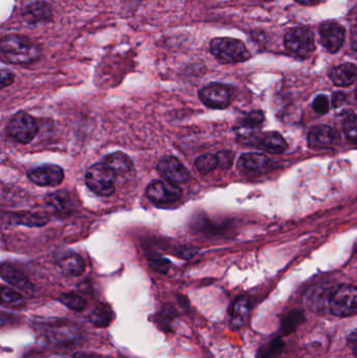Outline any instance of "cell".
<instances>
[{
	"instance_id": "4",
	"label": "cell",
	"mask_w": 357,
	"mask_h": 358,
	"mask_svg": "<svg viewBox=\"0 0 357 358\" xmlns=\"http://www.w3.org/2000/svg\"><path fill=\"white\" fill-rule=\"evenodd\" d=\"M357 289L354 285H340L334 289L329 299V311L336 317H352L356 313Z\"/></svg>"
},
{
	"instance_id": "19",
	"label": "cell",
	"mask_w": 357,
	"mask_h": 358,
	"mask_svg": "<svg viewBox=\"0 0 357 358\" xmlns=\"http://www.w3.org/2000/svg\"><path fill=\"white\" fill-rule=\"evenodd\" d=\"M58 266L64 275L70 277H79L85 271V261L79 253L74 251H65L59 255Z\"/></svg>"
},
{
	"instance_id": "30",
	"label": "cell",
	"mask_w": 357,
	"mask_h": 358,
	"mask_svg": "<svg viewBox=\"0 0 357 358\" xmlns=\"http://www.w3.org/2000/svg\"><path fill=\"white\" fill-rule=\"evenodd\" d=\"M16 220L19 224L29 225V227H41L48 222V219L45 216L39 214H26L16 215Z\"/></svg>"
},
{
	"instance_id": "16",
	"label": "cell",
	"mask_w": 357,
	"mask_h": 358,
	"mask_svg": "<svg viewBox=\"0 0 357 358\" xmlns=\"http://www.w3.org/2000/svg\"><path fill=\"white\" fill-rule=\"evenodd\" d=\"M338 140V132L327 125L314 127L308 134V144L312 149L332 148Z\"/></svg>"
},
{
	"instance_id": "22",
	"label": "cell",
	"mask_w": 357,
	"mask_h": 358,
	"mask_svg": "<svg viewBox=\"0 0 357 358\" xmlns=\"http://www.w3.org/2000/svg\"><path fill=\"white\" fill-rule=\"evenodd\" d=\"M52 10L48 3L38 1L28 6L23 12V18L29 23H40L52 20Z\"/></svg>"
},
{
	"instance_id": "18",
	"label": "cell",
	"mask_w": 357,
	"mask_h": 358,
	"mask_svg": "<svg viewBox=\"0 0 357 358\" xmlns=\"http://www.w3.org/2000/svg\"><path fill=\"white\" fill-rule=\"evenodd\" d=\"M46 203L52 209V212L63 216L72 214L76 209V201L68 191H57L52 193L46 198Z\"/></svg>"
},
{
	"instance_id": "29",
	"label": "cell",
	"mask_w": 357,
	"mask_h": 358,
	"mask_svg": "<svg viewBox=\"0 0 357 358\" xmlns=\"http://www.w3.org/2000/svg\"><path fill=\"white\" fill-rule=\"evenodd\" d=\"M195 166L201 173H209L218 168L217 158L216 154H203L199 156L195 162Z\"/></svg>"
},
{
	"instance_id": "7",
	"label": "cell",
	"mask_w": 357,
	"mask_h": 358,
	"mask_svg": "<svg viewBox=\"0 0 357 358\" xmlns=\"http://www.w3.org/2000/svg\"><path fill=\"white\" fill-rule=\"evenodd\" d=\"M10 136L20 144H29L37 136V120L26 112H18L10 120L8 126Z\"/></svg>"
},
{
	"instance_id": "38",
	"label": "cell",
	"mask_w": 357,
	"mask_h": 358,
	"mask_svg": "<svg viewBox=\"0 0 357 358\" xmlns=\"http://www.w3.org/2000/svg\"><path fill=\"white\" fill-rule=\"evenodd\" d=\"M323 0H296V3H300L302 6H307V7H312V6L318 5L322 3Z\"/></svg>"
},
{
	"instance_id": "17",
	"label": "cell",
	"mask_w": 357,
	"mask_h": 358,
	"mask_svg": "<svg viewBox=\"0 0 357 358\" xmlns=\"http://www.w3.org/2000/svg\"><path fill=\"white\" fill-rule=\"evenodd\" d=\"M251 313V301L246 295L237 297L232 304L231 315H229V325L233 330H240L249 321Z\"/></svg>"
},
{
	"instance_id": "10",
	"label": "cell",
	"mask_w": 357,
	"mask_h": 358,
	"mask_svg": "<svg viewBox=\"0 0 357 358\" xmlns=\"http://www.w3.org/2000/svg\"><path fill=\"white\" fill-rule=\"evenodd\" d=\"M318 32H320V43L328 50L329 53H338L344 45L346 31L338 22H323Z\"/></svg>"
},
{
	"instance_id": "12",
	"label": "cell",
	"mask_w": 357,
	"mask_h": 358,
	"mask_svg": "<svg viewBox=\"0 0 357 358\" xmlns=\"http://www.w3.org/2000/svg\"><path fill=\"white\" fill-rule=\"evenodd\" d=\"M28 177L34 184L40 187H57L63 182L64 172L61 167L56 165H44L32 169Z\"/></svg>"
},
{
	"instance_id": "21",
	"label": "cell",
	"mask_w": 357,
	"mask_h": 358,
	"mask_svg": "<svg viewBox=\"0 0 357 358\" xmlns=\"http://www.w3.org/2000/svg\"><path fill=\"white\" fill-rule=\"evenodd\" d=\"M102 164L116 176L124 175L132 170V162L128 156L123 152L112 153L103 160Z\"/></svg>"
},
{
	"instance_id": "2",
	"label": "cell",
	"mask_w": 357,
	"mask_h": 358,
	"mask_svg": "<svg viewBox=\"0 0 357 358\" xmlns=\"http://www.w3.org/2000/svg\"><path fill=\"white\" fill-rule=\"evenodd\" d=\"M42 337L54 346H70L82 337V331L76 324L65 319H52L38 324Z\"/></svg>"
},
{
	"instance_id": "23",
	"label": "cell",
	"mask_w": 357,
	"mask_h": 358,
	"mask_svg": "<svg viewBox=\"0 0 357 358\" xmlns=\"http://www.w3.org/2000/svg\"><path fill=\"white\" fill-rule=\"evenodd\" d=\"M305 321L306 317L303 311L298 310V309L288 311L281 317L280 332L282 335H292Z\"/></svg>"
},
{
	"instance_id": "37",
	"label": "cell",
	"mask_w": 357,
	"mask_h": 358,
	"mask_svg": "<svg viewBox=\"0 0 357 358\" xmlns=\"http://www.w3.org/2000/svg\"><path fill=\"white\" fill-rule=\"evenodd\" d=\"M348 345L349 347L351 348V351H352L353 355H355V354H356L357 346L356 330H353V331L351 332L350 335H349Z\"/></svg>"
},
{
	"instance_id": "8",
	"label": "cell",
	"mask_w": 357,
	"mask_h": 358,
	"mask_svg": "<svg viewBox=\"0 0 357 358\" xmlns=\"http://www.w3.org/2000/svg\"><path fill=\"white\" fill-rule=\"evenodd\" d=\"M146 195L151 202L154 203L156 206H161V204L176 202L181 198L183 192L176 185L163 182V180H156L149 185Z\"/></svg>"
},
{
	"instance_id": "3",
	"label": "cell",
	"mask_w": 357,
	"mask_h": 358,
	"mask_svg": "<svg viewBox=\"0 0 357 358\" xmlns=\"http://www.w3.org/2000/svg\"><path fill=\"white\" fill-rule=\"evenodd\" d=\"M210 48L214 57L223 64L240 63L251 58L245 44L233 38H215L212 40Z\"/></svg>"
},
{
	"instance_id": "35",
	"label": "cell",
	"mask_w": 357,
	"mask_h": 358,
	"mask_svg": "<svg viewBox=\"0 0 357 358\" xmlns=\"http://www.w3.org/2000/svg\"><path fill=\"white\" fill-rule=\"evenodd\" d=\"M15 74L9 70H0V90L13 84Z\"/></svg>"
},
{
	"instance_id": "13",
	"label": "cell",
	"mask_w": 357,
	"mask_h": 358,
	"mask_svg": "<svg viewBox=\"0 0 357 358\" xmlns=\"http://www.w3.org/2000/svg\"><path fill=\"white\" fill-rule=\"evenodd\" d=\"M247 143L249 145L257 147V148L263 149L266 152L272 153V154H281L285 152L287 149V143L284 140L283 136L278 132H266L262 134H251L246 136Z\"/></svg>"
},
{
	"instance_id": "36",
	"label": "cell",
	"mask_w": 357,
	"mask_h": 358,
	"mask_svg": "<svg viewBox=\"0 0 357 358\" xmlns=\"http://www.w3.org/2000/svg\"><path fill=\"white\" fill-rule=\"evenodd\" d=\"M347 101V96L344 92H336L332 98V104L334 107L338 108L340 106L344 105L345 102Z\"/></svg>"
},
{
	"instance_id": "24",
	"label": "cell",
	"mask_w": 357,
	"mask_h": 358,
	"mask_svg": "<svg viewBox=\"0 0 357 358\" xmlns=\"http://www.w3.org/2000/svg\"><path fill=\"white\" fill-rule=\"evenodd\" d=\"M285 350V343L280 337H274L258 349L257 358H280Z\"/></svg>"
},
{
	"instance_id": "33",
	"label": "cell",
	"mask_w": 357,
	"mask_h": 358,
	"mask_svg": "<svg viewBox=\"0 0 357 358\" xmlns=\"http://www.w3.org/2000/svg\"><path fill=\"white\" fill-rule=\"evenodd\" d=\"M218 168L229 169L233 164L234 154L231 151H221L216 154Z\"/></svg>"
},
{
	"instance_id": "31",
	"label": "cell",
	"mask_w": 357,
	"mask_h": 358,
	"mask_svg": "<svg viewBox=\"0 0 357 358\" xmlns=\"http://www.w3.org/2000/svg\"><path fill=\"white\" fill-rule=\"evenodd\" d=\"M264 122V114L261 112H253L244 118L243 128L254 130L256 127L260 126Z\"/></svg>"
},
{
	"instance_id": "14",
	"label": "cell",
	"mask_w": 357,
	"mask_h": 358,
	"mask_svg": "<svg viewBox=\"0 0 357 358\" xmlns=\"http://www.w3.org/2000/svg\"><path fill=\"white\" fill-rule=\"evenodd\" d=\"M0 277L21 293L29 295L33 293L34 286L31 281L22 271L16 268L13 265L8 264V263L0 264Z\"/></svg>"
},
{
	"instance_id": "25",
	"label": "cell",
	"mask_w": 357,
	"mask_h": 358,
	"mask_svg": "<svg viewBox=\"0 0 357 358\" xmlns=\"http://www.w3.org/2000/svg\"><path fill=\"white\" fill-rule=\"evenodd\" d=\"M114 319V313L109 306L99 305L94 310L90 313V319L96 327H107L110 325Z\"/></svg>"
},
{
	"instance_id": "15",
	"label": "cell",
	"mask_w": 357,
	"mask_h": 358,
	"mask_svg": "<svg viewBox=\"0 0 357 358\" xmlns=\"http://www.w3.org/2000/svg\"><path fill=\"white\" fill-rule=\"evenodd\" d=\"M272 167V162L259 153H245L238 162V168L249 174H264Z\"/></svg>"
},
{
	"instance_id": "27",
	"label": "cell",
	"mask_w": 357,
	"mask_h": 358,
	"mask_svg": "<svg viewBox=\"0 0 357 358\" xmlns=\"http://www.w3.org/2000/svg\"><path fill=\"white\" fill-rule=\"evenodd\" d=\"M60 302L74 311H83L88 306L86 299L76 293H64L60 297Z\"/></svg>"
},
{
	"instance_id": "28",
	"label": "cell",
	"mask_w": 357,
	"mask_h": 358,
	"mask_svg": "<svg viewBox=\"0 0 357 358\" xmlns=\"http://www.w3.org/2000/svg\"><path fill=\"white\" fill-rule=\"evenodd\" d=\"M343 128H344L345 134H346L348 140L353 144H355L357 138V124L356 114L354 112H350L347 114L344 120V124H343Z\"/></svg>"
},
{
	"instance_id": "20",
	"label": "cell",
	"mask_w": 357,
	"mask_h": 358,
	"mask_svg": "<svg viewBox=\"0 0 357 358\" xmlns=\"http://www.w3.org/2000/svg\"><path fill=\"white\" fill-rule=\"evenodd\" d=\"M357 70L355 64L345 63L332 68L329 78L336 86H350L356 81Z\"/></svg>"
},
{
	"instance_id": "5",
	"label": "cell",
	"mask_w": 357,
	"mask_h": 358,
	"mask_svg": "<svg viewBox=\"0 0 357 358\" xmlns=\"http://www.w3.org/2000/svg\"><path fill=\"white\" fill-rule=\"evenodd\" d=\"M284 45L292 55L300 59L309 57L316 50L314 34L307 28L289 30L284 37Z\"/></svg>"
},
{
	"instance_id": "9",
	"label": "cell",
	"mask_w": 357,
	"mask_h": 358,
	"mask_svg": "<svg viewBox=\"0 0 357 358\" xmlns=\"http://www.w3.org/2000/svg\"><path fill=\"white\" fill-rule=\"evenodd\" d=\"M199 98L207 107L212 109H225L231 104L232 92L223 84L213 83L203 87L198 92Z\"/></svg>"
},
{
	"instance_id": "6",
	"label": "cell",
	"mask_w": 357,
	"mask_h": 358,
	"mask_svg": "<svg viewBox=\"0 0 357 358\" xmlns=\"http://www.w3.org/2000/svg\"><path fill=\"white\" fill-rule=\"evenodd\" d=\"M116 175L108 170L102 162L94 165L88 169L85 175V182L90 191L99 196H112L116 192L114 179Z\"/></svg>"
},
{
	"instance_id": "32",
	"label": "cell",
	"mask_w": 357,
	"mask_h": 358,
	"mask_svg": "<svg viewBox=\"0 0 357 358\" xmlns=\"http://www.w3.org/2000/svg\"><path fill=\"white\" fill-rule=\"evenodd\" d=\"M312 108L314 112L318 114H325L329 112L330 108V102H329L328 96L324 94H320L314 98V103H312Z\"/></svg>"
},
{
	"instance_id": "1",
	"label": "cell",
	"mask_w": 357,
	"mask_h": 358,
	"mask_svg": "<svg viewBox=\"0 0 357 358\" xmlns=\"http://www.w3.org/2000/svg\"><path fill=\"white\" fill-rule=\"evenodd\" d=\"M0 50L8 61L13 64H31L41 56V50L29 38L8 35L0 40Z\"/></svg>"
},
{
	"instance_id": "26",
	"label": "cell",
	"mask_w": 357,
	"mask_h": 358,
	"mask_svg": "<svg viewBox=\"0 0 357 358\" xmlns=\"http://www.w3.org/2000/svg\"><path fill=\"white\" fill-rule=\"evenodd\" d=\"M24 297L14 289L0 285V305L19 308L24 306Z\"/></svg>"
},
{
	"instance_id": "11",
	"label": "cell",
	"mask_w": 357,
	"mask_h": 358,
	"mask_svg": "<svg viewBox=\"0 0 357 358\" xmlns=\"http://www.w3.org/2000/svg\"><path fill=\"white\" fill-rule=\"evenodd\" d=\"M157 171L161 177L171 184L183 185L190 180V173L187 169L173 156H166L157 165Z\"/></svg>"
},
{
	"instance_id": "39",
	"label": "cell",
	"mask_w": 357,
	"mask_h": 358,
	"mask_svg": "<svg viewBox=\"0 0 357 358\" xmlns=\"http://www.w3.org/2000/svg\"><path fill=\"white\" fill-rule=\"evenodd\" d=\"M72 358H103L102 356L90 353H76Z\"/></svg>"
},
{
	"instance_id": "34",
	"label": "cell",
	"mask_w": 357,
	"mask_h": 358,
	"mask_svg": "<svg viewBox=\"0 0 357 358\" xmlns=\"http://www.w3.org/2000/svg\"><path fill=\"white\" fill-rule=\"evenodd\" d=\"M150 265L159 273H168L169 267H170V262L166 259L161 258V257H153L150 258Z\"/></svg>"
}]
</instances>
